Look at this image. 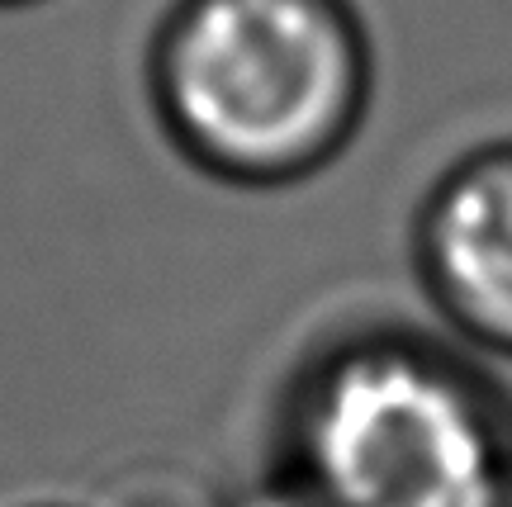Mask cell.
I'll return each mask as SVG.
<instances>
[{
    "instance_id": "4",
    "label": "cell",
    "mask_w": 512,
    "mask_h": 507,
    "mask_svg": "<svg viewBox=\"0 0 512 507\" xmlns=\"http://www.w3.org/2000/svg\"><path fill=\"white\" fill-rule=\"evenodd\" d=\"M494 507H512V479H508V489H503V493L494 498Z\"/></svg>"
},
{
    "instance_id": "1",
    "label": "cell",
    "mask_w": 512,
    "mask_h": 507,
    "mask_svg": "<svg viewBox=\"0 0 512 507\" xmlns=\"http://www.w3.org/2000/svg\"><path fill=\"white\" fill-rule=\"evenodd\" d=\"M171 143L233 185L328 166L370 100V43L347 0H181L152 53Z\"/></svg>"
},
{
    "instance_id": "3",
    "label": "cell",
    "mask_w": 512,
    "mask_h": 507,
    "mask_svg": "<svg viewBox=\"0 0 512 507\" xmlns=\"http://www.w3.org/2000/svg\"><path fill=\"white\" fill-rule=\"evenodd\" d=\"M418 271L456 332L512 356V143L484 147L432 185Z\"/></svg>"
},
{
    "instance_id": "2",
    "label": "cell",
    "mask_w": 512,
    "mask_h": 507,
    "mask_svg": "<svg viewBox=\"0 0 512 507\" xmlns=\"http://www.w3.org/2000/svg\"><path fill=\"white\" fill-rule=\"evenodd\" d=\"M290 507H494L512 413L418 337H356L309 365L285 417Z\"/></svg>"
},
{
    "instance_id": "5",
    "label": "cell",
    "mask_w": 512,
    "mask_h": 507,
    "mask_svg": "<svg viewBox=\"0 0 512 507\" xmlns=\"http://www.w3.org/2000/svg\"><path fill=\"white\" fill-rule=\"evenodd\" d=\"M0 5H19V0H0Z\"/></svg>"
}]
</instances>
